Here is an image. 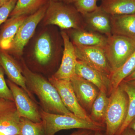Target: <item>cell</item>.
Here are the masks:
<instances>
[{
	"instance_id": "34",
	"label": "cell",
	"mask_w": 135,
	"mask_h": 135,
	"mask_svg": "<svg viewBox=\"0 0 135 135\" xmlns=\"http://www.w3.org/2000/svg\"><path fill=\"white\" fill-rule=\"evenodd\" d=\"M102 131H94L93 135H105V133H103Z\"/></svg>"
},
{
	"instance_id": "14",
	"label": "cell",
	"mask_w": 135,
	"mask_h": 135,
	"mask_svg": "<svg viewBox=\"0 0 135 135\" xmlns=\"http://www.w3.org/2000/svg\"><path fill=\"white\" fill-rule=\"evenodd\" d=\"M85 29L103 35L108 37L112 35L111 16L99 6L97 9L82 15Z\"/></svg>"
},
{
	"instance_id": "19",
	"label": "cell",
	"mask_w": 135,
	"mask_h": 135,
	"mask_svg": "<svg viewBox=\"0 0 135 135\" xmlns=\"http://www.w3.org/2000/svg\"><path fill=\"white\" fill-rule=\"evenodd\" d=\"M100 7L111 16L135 14V0H102Z\"/></svg>"
},
{
	"instance_id": "32",
	"label": "cell",
	"mask_w": 135,
	"mask_h": 135,
	"mask_svg": "<svg viewBox=\"0 0 135 135\" xmlns=\"http://www.w3.org/2000/svg\"><path fill=\"white\" fill-rule=\"evenodd\" d=\"M131 80H135V71L132 74L123 80L129 81Z\"/></svg>"
},
{
	"instance_id": "6",
	"label": "cell",
	"mask_w": 135,
	"mask_h": 135,
	"mask_svg": "<svg viewBox=\"0 0 135 135\" xmlns=\"http://www.w3.org/2000/svg\"><path fill=\"white\" fill-rule=\"evenodd\" d=\"M48 3L28 16L25 20L20 27L11 48L7 51L8 53L18 56L22 55L25 46L33 35L38 25L44 18Z\"/></svg>"
},
{
	"instance_id": "11",
	"label": "cell",
	"mask_w": 135,
	"mask_h": 135,
	"mask_svg": "<svg viewBox=\"0 0 135 135\" xmlns=\"http://www.w3.org/2000/svg\"><path fill=\"white\" fill-rule=\"evenodd\" d=\"M79 103L86 112L90 113L92 104L99 90L95 85L75 74L70 79Z\"/></svg>"
},
{
	"instance_id": "28",
	"label": "cell",
	"mask_w": 135,
	"mask_h": 135,
	"mask_svg": "<svg viewBox=\"0 0 135 135\" xmlns=\"http://www.w3.org/2000/svg\"><path fill=\"white\" fill-rule=\"evenodd\" d=\"M17 0H10L0 7V26L4 23L14 9Z\"/></svg>"
},
{
	"instance_id": "12",
	"label": "cell",
	"mask_w": 135,
	"mask_h": 135,
	"mask_svg": "<svg viewBox=\"0 0 135 135\" xmlns=\"http://www.w3.org/2000/svg\"><path fill=\"white\" fill-rule=\"evenodd\" d=\"M75 73L76 75L94 84L100 91L105 92L108 96L110 95L113 87L109 76L78 60Z\"/></svg>"
},
{
	"instance_id": "33",
	"label": "cell",
	"mask_w": 135,
	"mask_h": 135,
	"mask_svg": "<svg viewBox=\"0 0 135 135\" xmlns=\"http://www.w3.org/2000/svg\"><path fill=\"white\" fill-rule=\"evenodd\" d=\"M128 127L132 129L135 131V118L130 122Z\"/></svg>"
},
{
	"instance_id": "37",
	"label": "cell",
	"mask_w": 135,
	"mask_h": 135,
	"mask_svg": "<svg viewBox=\"0 0 135 135\" xmlns=\"http://www.w3.org/2000/svg\"><path fill=\"white\" fill-rule=\"evenodd\" d=\"M49 1H52L55 2H61L62 1V0H49Z\"/></svg>"
},
{
	"instance_id": "3",
	"label": "cell",
	"mask_w": 135,
	"mask_h": 135,
	"mask_svg": "<svg viewBox=\"0 0 135 135\" xmlns=\"http://www.w3.org/2000/svg\"><path fill=\"white\" fill-rule=\"evenodd\" d=\"M46 135H55L60 131L71 129L105 131V126L81 119L76 116L57 114L40 110Z\"/></svg>"
},
{
	"instance_id": "29",
	"label": "cell",
	"mask_w": 135,
	"mask_h": 135,
	"mask_svg": "<svg viewBox=\"0 0 135 135\" xmlns=\"http://www.w3.org/2000/svg\"><path fill=\"white\" fill-rule=\"evenodd\" d=\"M94 131L89 129H80L70 135H93Z\"/></svg>"
},
{
	"instance_id": "16",
	"label": "cell",
	"mask_w": 135,
	"mask_h": 135,
	"mask_svg": "<svg viewBox=\"0 0 135 135\" xmlns=\"http://www.w3.org/2000/svg\"><path fill=\"white\" fill-rule=\"evenodd\" d=\"M68 33L74 46L104 48L108 37L103 35L86 29H70Z\"/></svg>"
},
{
	"instance_id": "30",
	"label": "cell",
	"mask_w": 135,
	"mask_h": 135,
	"mask_svg": "<svg viewBox=\"0 0 135 135\" xmlns=\"http://www.w3.org/2000/svg\"><path fill=\"white\" fill-rule=\"evenodd\" d=\"M119 135H135V131L132 129L128 127Z\"/></svg>"
},
{
	"instance_id": "35",
	"label": "cell",
	"mask_w": 135,
	"mask_h": 135,
	"mask_svg": "<svg viewBox=\"0 0 135 135\" xmlns=\"http://www.w3.org/2000/svg\"><path fill=\"white\" fill-rule=\"evenodd\" d=\"M73 1L74 0H62V2L67 4H72Z\"/></svg>"
},
{
	"instance_id": "22",
	"label": "cell",
	"mask_w": 135,
	"mask_h": 135,
	"mask_svg": "<svg viewBox=\"0 0 135 135\" xmlns=\"http://www.w3.org/2000/svg\"><path fill=\"white\" fill-rule=\"evenodd\" d=\"M127 94L128 107L127 117L116 135H119L135 118V80H123L119 84Z\"/></svg>"
},
{
	"instance_id": "13",
	"label": "cell",
	"mask_w": 135,
	"mask_h": 135,
	"mask_svg": "<svg viewBox=\"0 0 135 135\" xmlns=\"http://www.w3.org/2000/svg\"><path fill=\"white\" fill-rule=\"evenodd\" d=\"M0 66L11 81L22 88L35 102L33 94L26 86V79L20 66L10 54L0 49Z\"/></svg>"
},
{
	"instance_id": "4",
	"label": "cell",
	"mask_w": 135,
	"mask_h": 135,
	"mask_svg": "<svg viewBox=\"0 0 135 135\" xmlns=\"http://www.w3.org/2000/svg\"><path fill=\"white\" fill-rule=\"evenodd\" d=\"M105 116V135H116L126 120L128 97L120 85L113 90Z\"/></svg>"
},
{
	"instance_id": "31",
	"label": "cell",
	"mask_w": 135,
	"mask_h": 135,
	"mask_svg": "<svg viewBox=\"0 0 135 135\" xmlns=\"http://www.w3.org/2000/svg\"><path fill=\"white\" fill-rule=\"evenodd\" d=\"M12 101L0 98V110L7 106Z\"/></svg>"
},
{
	"instance_id": "39",
	"label": "cell",
	"mask_w": 135,
	"mask_h": 135,
	"mask_svg": "<svg viewBox=\"0 0 135 135\" xmlns=\"http://www.w3.org/2000/svg\"><path fill=\"white\" fill-rule=\"evenodd\" d=\"M101 1H102V0H101Z\"/></svg>"
},
{
	"instance_id": "15",
	"label": "cell",
	"mask_w": 135,
	"mask_h": 135,
	"mask_svg": "<svg viewBox=\"0 0 135 135\" xmlns=\"http://www.w3.org/2000/svg\"><path fill=\"white\" fill-rule=\"evenodd\" d=\"M21 118L15 102L0 110V133L3 135H18Z\"/></svg>"
},
{
	"instance_id": "23",
	"label": "cell",
	"mask_w": 135,
	"mask_h": 135,
	"mask_svg": "<svg viewBox=\"0 0 135 135\" xmlns=\"http://www.w3.org/2000/svg\"><path fill=\"white\" fill-rule=\"evenodd\" d=\"M49 0H17L9 17L29 16L49 2Z\"/></svg>"
},
{
	"instance_id": "36",
	"label": "cell",
	"mask_w": 135,
	"mask_h": 135,
	"mask_svg": "<svg viewBox=\"0 0 135 135\" xmlns=\"http://www.w3.org/2000/svg\"><path fill=\"white\" fill-rule=\"evenodd\" d=\"M9 1L10 0H0V5L1 6Z\"/></svg>"
},
{
	"instance_id": "1",
	"label": "cell",
	"mask_w": 135,
	"mask_h": 135,
	"mask_svg": "<svg viewBox=\"0 0 135 135\" xmlns=\"http://www.w3.org/2000/svg\"><path fill=\"white\" fill-rule=\"evenodd\" d=\"M22 69L27 86L38 98L42 110L49 113L75 116L64 105L58 91L49 80L33 72L24 62Z\"/></svg>"
},
{
	"instance_id": "38",
	"label": "cell",
	"mask_w": 135,
	"mask_h": 135,
	"mask_svg": "<svg viewBox=\"0 0 135 135\" xmlns=\"http://www.w3.org/2000/svg\"><path fill=\"white\" fill-rule=\"evenodd\" d=\"M0 135H3L2 134H1V133H0Z\"/></svg>"
},
{
	"instance_id": "9",
	"label": "cell",
	"mask_w": 135,
	"mask_h": 135,
	"mask_svg": "<svg viewBox=\"0 0 135 135\" xmlns=\"http://www.w3.org/2000/svg\"><path fill=\"white\" fill-rule=\"evenodd\" d=\"M74 46L77 60L110 76L113 72L105 56L104 48Z\"/></svg>"
},
{
	"instance_id": "27",
	"label": "cell",
	"mask_w": 135,
	"mask_h": 135,
	"mask_svg": "<svg viewBox=\"0 0 135 135\" xmlns=\"http://www.w3.org/2000/svg\"><path fill=\"white\" fill-rule=\"evenodd\" d=\"M0 98L14 102L12 92L4 77V72L0 66Z\"/></svg>"
},
{
	"instance_id": "5",
	"label": "cell",
	"mask_w": 135,
	"mask_h": 135,
	"mask_svg": "<svg viewBox=\"0 0 135 135\" xmlns=\"http://www.w3.org/2000/svg\"><path fill=\"white\" fill-rule=\"evenodd\" d=\"M104 50L109 65L113 72L121 67L135 51V39L112 35L107 38Z\"/></svg>"
},
{
	"instance_id": "26",
	"label": "cell",
	"mask_w": 135,
	"mask_h": 135,
	"mask_svg": "<svg viewBox=\"0 0 135 135\" xmlns=\"http://www.w3.org/2000/svg\"><path fill=\"white\" fill-rule=\"evenodd\" d=\"M98 0H74V6L81 15L93 12L97 9Z\"/></svg>"
},
{
	"instance_id": "17",
	"label": "cell",
	"mask_w": 135,
	"mask_h": 135,
	"mask_svg": "<svg viewBox=\"0 0 135 135\" xmlns=\"http://www.w3.org/2000/svg\"><path fill=\"white\" fill-rule=\"evenodd\" d=\"M28 16L10 17L5 22L0 32V49L6 51L10 49L20 27Z\"/></svg>"
},
{
	"instance_id": "2",
	"label": "cell",
	"mask_w": 135,
	"mask_h": 135,
	"mask_svg": "<svg viewBox=\"0 0 135 135\" xmlns=\"http://www.w3.org/2000/svg\"><path fill=\"white\" fill-rule=\"evenodd\" d=\"M46 25H54L64 30L85 29L82 15L74 6L61 2L49 1L43 18Z\"/></svg>"
},
{
	"instance_id": "21",
	"label": "cell",
	"mask_w": 135,
	"mask_h": 135,
	"mask_svg": "<svg viewBox=\"0 0 135 135\" xmlns=\"http://www.w3.org/2000/svg\"><path fill=\"white\" fill-rule=\"evenodd\" d=\"M110 102V98L105 92L99 90L92 104L90 118L95 123L105 125V116Z\"/></svg>"
},
{
	"instance_id": "10",
	"label": "cell",
	"mask_w": 135,
	"mask_h": 135,
	"mask_svg": "<svg viewBox=\"0 0 135 135\" xmlns=\"http://www.w3.org/2000/svg\"><path fill=\"white\" fill-rule=\"evenodd\" d=\"M64 42V50L60 67L52 76L56 79L70 80L75 74V66L77 58L75 47L67 33L61 32Z\"/></svg>"
},
{
	"instance_id": "20",
	"label": "cell",
	"mask_w": 135,
	"mask_h": 135,
	"mask_svg": "<svg viewBox=\"0 0 135 135\" xmlns=\"http://www.w3.org/2000/svg\"><path fill=\"white\" fill-rule=\"evenodd\" d=\"M53 54L52 41L49 35L42 34L37 40L34 49V55L37 62L42 65L49 62Z\"/></svg>"
},
{
	"instance_id": "8",
	"label": "cell",
	"mask_w": 135,
	"mask_h": 135,
	"mask_svg": "<svg viewBox=\"0 0 135 135\" xmlns=\"http://www.w3.org/2000/svg\"><path fill=\"white\" fill-rule=\"evenodd\" d=\"M49 80L56 88L64 105L76 117L91 121L88 113L79 103L70 80L58 79L51 76Z\"/></svg>"
},
{
	"instance_id": "7",
	"label": "cell",
	"mask_w": 135,
	"mask_h": 135,
	"mask_svg": "<svg viewBox=\"0 0 135 135\" xmlns=\"http://www.w3.org/2000/svg\"><path fill=\"white\" fill-rule=\"evenodd\" d=\"M7 82L12 92L14 102L20 117L35 122L42 121L40 110H39L35 101L22 88L9 80H7Z\"/></svg>"
},
{
	"instance_id": "18",
	"label": "cell",
	"mask_w": 135,
	"mask_h": 135,
	"mask_svg": "<svg viewBox=\"0 0 135 135\" xmlns=\"http://www.w3.org/2000/svg\"><path fill=\"white\" fill-rule=\"evenodd\" d=\"M112 35L135 39V14L111 16Z\"/></svg>"
},
{
	"instance_id": "24",
	"label": "cell",
	"mask_w": 135,
	"mask_h": 135,
	"mask_svg": "<svg viewBox=\"0 0 135 135\" xmlns=\"http://www.w3.org/2000/svg\"><path fill=\"white\" fill-rule=\"evenodd\" d=\"M135 71V51L123 65L113 72L110 76L113 90L116 89L122 81Z\"/></svg>"
},
{
	"instance_id": "40",
	"label": "cell",
	"mask_w": 135,
	"mask_h": 135,
	"mask_svg": "<svg viewBox=\"0 0 135 135\" xmlns=\"http://www.w3.org/2000/svg\"><path fill=\"white\" fill-rule=\"evenodd\" d=\"M0 7H1V5H0Z\"/></svg>"
},
{
	"instance_id": "25",
	"label": "cell",
	"mask_w": 135,
	"mask_h": 135,
	"mask_svg": "<svg viewBox=\"0 0 135 135\" xmlns=\"http://www.w3.org/2000/svg\"><path fill=\"white\" fill-rule=\"evenodd\" d=\"M18 135H46L43 122H35L26 118L21 117Z\"/></svg>"
}]
</instances>
